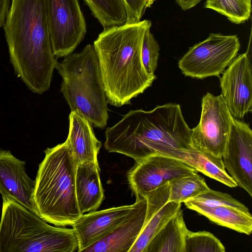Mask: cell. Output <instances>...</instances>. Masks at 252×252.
I'll return each mask as SVG.
<instances>
[{"mask_svg":"<svg viewBox=\"0 0 252 252\" xmlns=\"http://www.w3.org/2000/svg\"><path fill=\"white\" fill-rule=\"evenodd\" d=\"M146 199L109 209L83 214L72 225L78 242L77 252H83L103 237L116 227L136 213L146 203Z\"/></svg>","mask_w":252,"mask_h":252,"instance_id":"4fadbf2b","label":"cell"},{"mask_svg":"<svg viewBox=\"0 0 252 252\" xmlns=\"http://www.w3.org/2000/svg\"><path fill=\"white\" fill-rule=\"evenodd\" d=\"M192 129L179 104L157 105L153 110H130L105 132L104 147L135 161L151 155H167L175 150L192 147Z\"/></svg>","mask_w":252,"mask_h":252,"instance_id":"7a4b0ae2","label":"cell"},{"mask_svg":"<svg viewBox=\"0 0 252 252\" xmlns=\"http://www.w3.org/2000/svg\"><path fill=\"white\" fill-rule=\"evenodd\" d=\"M189 230L180 208L153 238L144 252H185Z\"/></svg>","mask_w":252,"mask_h":252,"instance_id":"44dd1931","label":"cell"},{"mask_svg":"<svg viewBox=\"0 0 252 252\" xmlns=\"http://www.w3.org/2000/svg\"><path fill=\"white\" fill-rule=\"evenodd\" d=\"M222 159L237 186L252 196V130L248 124L233 118Z\"/></svg>","mask_w":252,"mask_h":252,"instance_id":"8fae6325","label":"cell"},{"mask_svg":"<svg viewBox=\"0 0 252 252\" xmlns=\"http://www.w3.org/2000/svg\"><path fill=\"white\" fill-rule=\"evenodd\" d=\"M150 20L104 28L94 41L107 101L121 107L130 103L157 78L145 70L141 58L145 32Z\"/></svg>","mask_w":252,"mask_h":252,"instance_id":"3957f363","label":"cell"},{"mask_svg":"<svg viewBox=\"0 0 252 252\" xmlns=\"http://www.w3.org/2000/svg\"><path fill=\"white\" fill-rule=\"evenodd\" d=\"M155 0H122L126 15L125 24L140 22L146 10L150 7Z\"/></svg>","mask_w":252,"mask_h":252,"instance_id":"83f0119b","label":"cell"},{"mask_svg":"<svg viewBox=\"0 0 252 252\" xmlns=\"http://www.w3.org/2000/svg\"><path fill=\"white\" fill-rule=\"evenodd\" d=\"M55 68L63 78L61 91L71 111L82 115L94 127L104 128L108 102L94 45L65 57Z\"/></svg>","mask_w":252,"mask_h":252,"instance_id":"8992f818","label":"cell"},{"mask_svg":"<svg viewBox=\"0 0 252 252\" xmlns=\"http://www.w3.org/2000/svg\"><path fill=\"white\" fill-rule=\"evenodd\" d=\"M150 29L151 27L148 28L144 34L141 49V58L147 73L149 75L154 76L158 66L160 47Z\"/></svg>","mask_w":252,"mask_h":252,"instance_id":"4316f807","label":"cell"},{"mask_svg":"<svg viewBox=\"0 0 252 252\" xmlns=\"http://www.w3.org/2000/svg\"><path fill=\"white\" fill-rule=\"evenodd\" d=\"M3 27L15 74L33 93L47 91L58 61L51 47L45 0H12Z\"/></svg>","mask_w":252,"mask_h":252,"instance_id":"6da1fadb","label":"cell"},{"mask_svg":"<svg viewBox=\"0 0 252 252\" xmlns=\"http://www.w3.org/2000/svg\"><path fill=\"white\" fill-rule=\"evenodd\" d=\"M222 74L221 95L232 117L242 119L252 111V72L249 53L237 56Z\"/></svg>","mask_w":252,"mask_h":252,"instance_id":"7c38bea8","label":"cell"},{"mask_svg":"<svg viewBox=\"0 0 252 252\" xmlns=\"http://www.w3.org/2000/svg\"><path fill=\"white\" fill-rule=\"evenodd\" d=\"M233 119L221 95L207 93L202 99L199 122L192 129V147L222 158Z\"/></svg>","mask_w":252,"mask_h":252,"instance_id":"ba28073f","label":"cell"},{"mask_svg":"<svg viewBox=\"0 0 252 252\" xmlns=\"http://www.w3.org/2000/svg\"><path fill=\"white\" fill-rule=\"evenodd\" d=\"M147 203L134 215L86 248L85 252H129L142 229Z\"/></svg>","mask_w":252,"mask_h":252,"instance_id":"2e32d148","label":"cell"},{"mask_svg":"<svg viewBox=\"0 0 252 252\" xmlns=\"http://www.w3.org/2000/svg\"><path fill=\"white\" fill-rule=\"evenodd\" d=\"M51 47L56 58L72 53L83 40L86 24L78 0H45Z\"/></svg>","mask_w":252,"mask_h":252,"instance_id":"9c48e42d","label":"cell"},{"mask_svg":"<svg viewBox=\"0 0 252 252\" xmlns=\"http://www.w3.org/2000/svg\"><path fill=\"white\" fill-rule=\"evenodd\" d=\"M169 183L146 194L147 209L141 231L129 252H144L153 238L181 208V203L168 202Z\"/></svg>","mask_w":252,"mask_h":252,"instance_id":"9a60e30c","label":"cell"},{"mask_svg":"<svg viewBox=\"0 0 252 252\" xmlns=\"http://www.w3.org/2000/svg\"><path fill=\"white\" fill-rule=\"evenodd\" d=\"M187 200L208 207L228 206L238 208L246 212H250L247 206L229 194L211 189Z\"/></svg>","mask_w":252,"mask_h":252,"instance_id":"484cf974","label":"cell"},{"mask_svg":"<svg viewBox=\"0 0 252 252\" xmlns=\"http://www.w3.org/2000/svg\"><path fill=\"white\" fill-rule=\"evenodd\" d=\"M202 0H175L178 5L183 10H187L197 5Z\"/></svg>","mask_w":252,"mask_h":252,"instance_id":"f546056e","label":"cell"},{"mask_svg":"<svg viewBox=\"0 0 252 252\" xmlns=\"http://www.w3.org/2000/svg\"></svg>","mask_w":252,"mask_h":252,"instance_id":"4dcf8cb0","label":"cell"},{"mask_svg":"<svg viewBox=\"0 0 252 252\" xmlns=\"http://www.w3.org/2000/svg\"><path fill=\"white\" fill-rule=\"evenodd\" d=\"M9 6L10 0H0V28L4 25Z\"/></svg>","mask_w":252,"mask_h":252,"instance_id":"f1b7e54d","label":"cell"},{"mask_svg":"<svg viewBox=\"0 0 252 252\" xmlns=\"http://www.w3.org/2000/svg\"><path fill=\"white\" fill-rule=\"evenodd\" d=\"M97 162H87L77 165L76 173V194L82 214L96 211L104 198Z\"/></svg>","mask_w":252,"mask_h":252,"instance_id":"ac0fdd59","label":"cell"},{"mask_svg":"<svg viewBox=\"0 0 252 252\" xmlns=\"http://www.w3.org/2000/svg\"><path fill=\"white\" fill-rule=\"evenodd\" d=\"M240 45L236 35L211 33L189 48L179 61V68L193 78L220 77L237 56Z\"/></svg>","mask_w":252,"mask_h":252,"instance_id":"52a82bcc","label":"cell"},{"mask_svg":"<svg viewBox=\"0 0 252 252\" xmlns=\"http://www.w3.org/2000/svg\"><path fill=\"white\" fill-rule=\"evenodd\" d=\"M25 165L9 151L0 150V193L36 214L34 181L27 174Z\"/></svg>","mask_w":252,"mask_h":252,"instance_id":"5bb4252c","label":"cell"},{"mask_svg":"<svg viewBox=\"0 0 252 252\" xmlns=\"http://www.w3.org/2000/svg\"><path fill=\"white\" fill-rule=\"evenodd\" d=\"M104 28L125 24L126 15L122 0H84Z\"/></svg>","mask_w":252,"mask_h":252,"instance_id":"603a6c76","label":"cell"},{"mask_svg":"<svg viewBox=\"0 0 252 252\" xmlns=\"http://www.w3.org/2000/svg\"><path fill=\"white\" fill-rule=\"evenodd\" d=\"M184 203L188 209L196 211L219 225L248 235L252 233V217L250 212L228 206L208 207L189 200H186Z\"/></svg>","mask_w":252,"mask_h":252,"instance_id":"ffe728a7","label":"cell"},{"mask_svg":"<svg viewBox=\"0 0 252 252\" xmlns=\"http://www.w3.org/2000/svg\"><path fill=\"white\" fill-rule=\"evenodd\" d=\"M195 172L181 160L156 154L135 161L127 172V179L136 200L175 179Z\"/></svg>","mask_w":252,"mask_h":252,"instance_id":"30bf717a","label":"cell"},{"mask_svg":"<svg viewBox=\"0 0 252 252\" xmlns=\"http://www.w3.org/2000/svg\"><path fill=\"white\" fill-rule=\"evenodd\" d=\"M45 154L34 181L36 214L57 226H72L82 215L76 194L78 164L66 141Z\"/></svg>","mask_w":252,"mask_h":252,"instance_id":"277c9868","label":"cell"},{"mask_svg":"<svg viewBox=\"0 0 252 252\" xmlns=\"http://www.w3.org/2000/svg\"><path fill=\"white\" fill-rule=\"evenodd\" d=\"M167 156L181 160L191 166L197 171L200 172L229 187H237L235 182L225 169L222 158L216 157L193 148L174 150Z\"/></svg>","mask_w":252,"mask_h":252,"instance_id":"d6986e66","label":"cell"},{"mask_svg":"<svg viewBox=\"0 0 252 252\" xmlns=\"http://www.w3.org/2000/svg\"><path fill=\"white\" fill-rule=\"evenodd\" d=\"M185 252H225V248L212 233L188 231L185 238Z\"/></svg>","mask_w":252,"mask_h":252,"instance_id":"d4e9b609","label":"cell"},{"mask_svg":"<svg viewBox=\"0 0 252 252\" xmlns=\"http://www.w3.org/2000/svg\"><path fill=\"white\" fill-rule=\"evenodd\" d=\"M2 198L0 252H74L78 242L74 230L47 224L35 213Z\"/></svg>","mask_w":252,"mask_h":252,"instance_id":"5b68a950","label":"cell"},{"mask_svg":"<svg viewBox=\"0 0 252 252\" xmlns=\"http://www.w3.org/2000/svg\"><path fill=\"white\" fill-rule=\"evenodd\" d=\"M66 142L77 164L97 162L101 143L95 137L92 125L82 115L71 111Z\"/></svg>","mask_w":252,"mask_h":252,"instance_id":"e0dca14e","label":"cell"},{"mask_svg":"<svg viewBox=\"0 0 252 252\" xmlns=\"http://www.w3.org/2000/svg\"><path fill=\"white\" fill-rule=\"evenodd\" d=\"M168 202L181 203L192 198L210 189L205 179L197 172L175 179L169 182Z\"/></svg>","mask_w":252,"mask_h":252,"instance_id":"7402d4cb","label":"cell"},{"mask_svg":"<svg viewBox=\"0 0 252 252\" xmlns=\"http://www.w3.org/2000/svg\"><path fill=\"white\" fill-rule=\"evenodd\" d=\"M205 7L226 17L233 23L240 24L251 16V0H206Z\"/></svg>","mask_w":252,"mask_h":252,"instance_id":"cb8c5ba5","label":"cell"}]
</instances>
